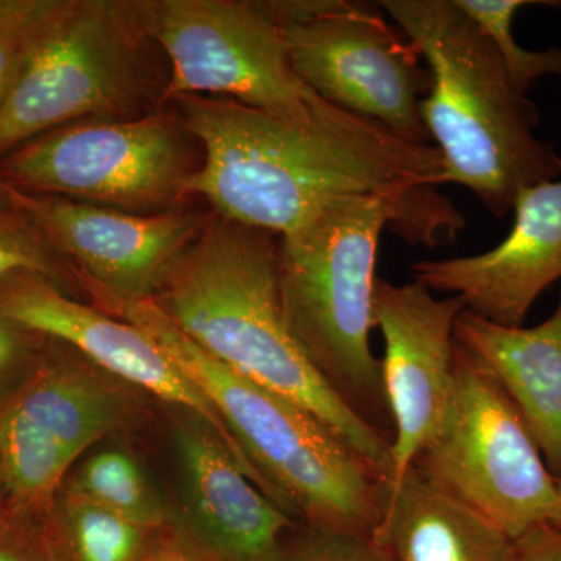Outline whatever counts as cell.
<instances>
[{"label": "cell", "instance_id": "6da1fadb", "mask_svg": "<svg viewBox=\"0 0 561 561\" xmlns=\"http://www.w3.org/2000/svg\"><path fill=\"white\" fill-rule=\"evenodd\" d=\"M183 127L203 146L183 194L225 219L284 236L324 206L354 195H416L442 184L437 147L400 138L337 106L297 122L228 99L186 95Z\"/></svg>", "mask_w": 561, "mask_h": 561}, {"label": "cell", "instance_id": "7a4b0ae2", "mask_svg": "<svg viewBox=\"0 0 561 561\" xmlns=\"http://www.w3.org/2000/svg\"><path fill=\"white\" fill-rule=\"evenodd\" d=\"M386 228L411 245L437 247L463 228V217L434 190L354 195L324 206L278 243L279 295L291 335L337 397L382 434L391 420L370 332Z\"/></svg>", "mask_w": 561, "mask_h": 561}, {"label": "cell", "instance_id": "3957f363", "mask_svg": "<svg viewBox=\"0 0 561 561\" xmlns=\"http://www.w3.org/2000/svg\"><path fill=\"white\" fill-rule=\"evenodd\" d=\"M151 300L198 348L311 411L379 478L393 481L390 438L337 397L287 327L275 234L217 214Z\"/></svg>", "mask_w": 561, "mask_h": 561}, {"label": "cell", "instance_id": "277c9868", "mask_svg": "<svg viewBox=\"0 0 561 561\" xmlns=\"http://www.w3.org/2000/svg\"><path fill=\"white\" fill-rule=\"evenodd\" d=\"M432 77L421 102L445 162L443 183L470 190L496 219L519 192L561 175V157L534 135L540 111L519 91L493 43L454 0H382Z\"/></svg>", "mask_w": 561, "mask_h": 561}, {"label": "cell", "instance_id": "5b68a950", "mask_svg": "<svg viewBox=\"0 0 561 561\" xmlns=\"http://www.w3.org/2000/svg\"><path fill=\"white\" fill-rule=\"evenodd\" d=\"M113 316L138 324L190 376L284 512L316 529L375 535L389 482L319 416L210 357L153 300Z\"/></svg>", "mask_w": 561, "mask_h": 561}, {"label": "cell", "instance_id": "8992f818", "mask_svg": "<svg viewBox=\"0 0 561 561\" xmlns=\"http://www.w3.org/2000/svg\"><path fill=\"white\" fill-rule=\"evenodd\" d=\"M142 38L136 2L61 0L25 38L0 108V157L65 125L130 114L142 92Z\"/></svg>", "mask_w": 561, "mask_h": 561}, {"label": "cell", "instance_id": "52a82bcc", "mask_svg": "<svg viewBox=\"0 0 561 561\" xmlns=\"http://www.w3.org/2000/svg\"><path fill=\"white\" fill-rule=\"evenodd\" d=\"M413 467L512 541L548 523L556 507L557 478L522 413L490 368L457 341L448 408Z\"/></svg>", "mask_w": 561, "mask_h": 561}, {"label": "cell", "instance_id": "ba28073f", "mask_svg": "<svg viewBox=\"0 0 561 561\" xmlns=\"http://www.w3.org/2000/svg\"><path fill=\"white\" fill-rule=\"evenodd\" d=\"M142 391L50 341L0 405V467L11 513L41 522L81 454L140 419Z\"/></svg>", "mask_w": 561, "mask_h": 561}, {"label": "cell", "instance_id": "9c48e42d", "mask_svg": "<svg viewBox=\"0 0 561 561\" xmlns=\"http://www.w3.org/2000/svg\"><path fill=\"white\" fill-rule=\"evenodd\" d=\"M136 7L144 36L171 62L168 101L225 95L297 122H312L330 105L291 69L283 25L265 2L150 0Z\"/></svg>", "mask_w": 561, "mask_h": 561}, {"label": "cell", "instance_id": "30bf717a", "mask_svg": "<svg viewBox=\"0 0 561 561\" xmlns=\"http://www.w3.org/2000/svg\"><path fill=\"white\" fill-rule=\"evenodd\" d=\"M179 128L162 116L90 119L44 133L10 151V186L136 214H158L184 197L190 179Z\"/></svg>", "mask_w": 561, "mask_h": 561}, {"label": "cell", "instance_id": "8fae6325", "mask_svg": "<svg viewBox=\"0 0 561 561\" xmlns=\"http://www.w3.org/2000/svg\"><path fill=\"white\" fill-rule=\"evenodd\" d=\"M283 31L291 69L324 102L409 142L432 146L421 117L432 88L430 69L378 10L328 0L316 18Z\"/></svg>", "mask_w": 561, "mask_h": 561}, {"label": "cell", "instance_id": "7c38bea8", "mask_svg": "<svg viewBox=\"0 0 561 561\" xmlns=\"http://www.w3.org/2000/svg\"><path fill=\"white\" fill-rule=\"evenodd\" d=\"M5 202L43 231L103 311L151 300L206 221L197 214H136L10 186Z\"/></svg>", "mask_w": 561, "mask_h": 561}, {"label": "cell", "instance_id": "4fadbf2b", "mask_svg": "<svg viewBox=\"0 0 561 561\" xmlns=\"http://www.w3.org/2000/svg\"><path fill=\"white\" fill-rule=\"evenodd\" d=\"M0 316L69 346L102 370L175 411L198 416L228 443L261 486L260 476L208 398L138 324L73 300L50 279L32 273L0 280Z\"/></svg>", "mask_w": 561, "mask_h": 561}, {"label": "cell", "instance_id": "5bb4252c", "mask_svg": "<svg viewBox=\"0 0 561 561\" xmlns=\"http://www.w3.org/2000/svg\"><path fill=\"white\" fill-rule=\"evenodd\" d=\"M456 295L437 298L420 283L376 279L373 323L383 339L382 383L393 437L394 479L411 468L440 426L454 386Z\"/></svg>", "mask_w": 561, "mask_h": 561}, {"label": "cell", "instance_id": "9a60e30c", "mask_svg": "<svg viewBox=\"0 0 561 561\" xmlns=\"http://www.w3.org/2000/svg\"><path fill=\"white\" fill-rule=\"evenodd\" d=\"M175 448L181 505L173 527L208 561H276L295 526L289 513L251 479L208 423L179 411Z\"/></svg>", "mask_w": 561, "mask_h": 561}, {"label": "cell", "instance_id": "2e32d148", "mask_svg": "<svg viewBox=\"0 0 561 561\" xmlns=\"http://www.w3.org/2000/svg\"><path fill=\"white\" fill-rule=\"evenodd\" d=\"M515 224L486 253L412 265L413 280L431 291L460 297L467 311L522 328L542 291L561 279V180L519 192Z\"/></svg>", "mask_w": 561, "mask_h": 561}, {"label": "cell", "instance_id": "e0dca14e", "mask_svg": "<svg viewBox=\"0 0 561 561\" xmlns=\"http://www.w3.org/2000/svg\"><path fill=\"white\" fill-rule=\"evenodd\" d=\"M454 335L496 376L549 471L561 479V295L556 311L538 327H501L465 309Z\"/></svg>", "mask_w": 561, "mask_h": 561}, {"label": "cell", "instance_id": "ac0fdd59", "mask_svg": "<svg viewBox=\"0 0 561 561\" xmlns=\"http://www.w3.org/2000/svg\"><path fill=\"white\" fill-rule=\"evenodd\" d=\"M393 561H512L513 541L415 467L387 483L373 535Z\"/></svg>", "mask_w": 561, "mask_h": 561}, {"label": "cell", "instance_id": "d6986e66", "mask_svg": "<svg viewBox=\"0 0 561 561\" xmlns=\"http://www.w3.org/2000/svg\"><path fill=\"white\" fill-rule=\"evenodd\" d=\"M39 526L49 561H147L169 531L140 526L65 490Z\"/></svg>", "mask_w": 561, "mask_h": 561}, {"label": "cell", "instance_id": "ffe728a7", "mask_svg": "<svg viewBox=\"0 0 561 561\" xmlns=\"http://www.w3.org/2000/svg\"><path fill=\"white\" fill-rule=\"evenodd\" d=\"M61 490L140 526L165 530L173 524V511L127 449L106 448L92 454L69 472Z\"/></svg>", "mask_w": 561, "mask_h": 561}, {"label": "cell", "instance_id": "44dd1931", "mask_svg": "<svg viewBox=\"0 0 561 561\" xmlns=\"http://www.w3.org/2000/svg\"><path fill=\"white\" fill-rule=\"evenodd\" d=\"M465 14L493 43L508 77L527 94L531 84L545 76H561V49L531 51L523 49L513 35V21L519 10L530 5L557 7L551 0H454Z\"/></svg>", "mask_w": 561, "mask_h": 561}, {"label": "cell", "instance_id": "7402d4cb", "mask_svg": "<svg viewBox=\"0 0 561 561\" xmlns=\"http://www.w3.org/2000/svg\"><path fill=\"white\" fill-rule=\"evenodd\" d=\"M70 265L31 219L13 206H0V280L20 273L68 286Z\"/></svg>", "mask_w": 561, "mask_h": 561}, {"label": "cell", "instance_id": "603a6c76", "mask_svg": "<svg viewBox=\"0 0 561 561\" xmlns=\"http://www.w3.org/2000/svg\"><path fill=\"white\" fill-rule=\"evenodd\" d=\"M276 561H393L373 537L301 527H291Z\"/></svg>", "mask_w": 561, "mask_h": 561}, {"label": "cell", "instance_id": "cb8c5ba5", "mask_svg": "<svg viewBox=\"0 0 561 561\" xmlns=\"http://www.w3.org/2000/svg\"><path fill=\"white\" fill-rule=\"evenodd\" d=\"M47 343L49 339L0 316V405L27 381Z\"/></svg>", "mask_w": 561, "mask_h": 561}, {"label": "cell", "instance_id": "d4e9b609", "mask_svg": "<svg viewBox=\"0 0 561 561\" xmlns=\"http://www.w3.org/2000/svg\"><path fill=\"white\" fill-rule=\"evenodd\" d=\"M0 561H49L39 522L11 516L0 526Z\"/></svg>", "mask_w": 561, "mask_h": 561}, {"label": "cell", "instance_id": "484cf974", "mask_svg": "<svg viewBox=\"0 0 561 561\" xmlns=\"http://www.w3.org/2000/svg\"><path fill=\"white\" fill-rule=\"evenodd\" d=\"M512 561H561V529L541 523L513 540Z\"/></svg>", "mask_w": 561, "mask_h": 561}, {"label": "cell", "instance_id": "4316f807", "mask_svg": "<svg viewBox=\"0 0 561 561\" xmlns=\"http://www.w3.org/2000/svg\"><path fill=\"white\" fill-rule=\"evenodd\" d=\"M32 25L16 28V31L0 32V108H2L14 81H16L22 54H24L25 38H27Z\"/></svg>", "mask_w": 561, "mask_h": 561}, {"label": "cell", "instance_id": "83f0119b", "mask_svg": "<svg viewBox=\"0 0 561 561\" xmlns=\"http://www.w3.org/2000/svg\"><path fill=\"white\" fill-rule=\"evenodd\" d=\"M61 0H0V32L28 27L50 14Z\"/></svg>", "mask_w": 561, "mask_h": 561}, {"label": "cell", "instance_id": "f1b7e54d", "mask_svg": "<svg viewBox=\"0 0 561 561\" xmlns=\"http://www.w3.org/2000/svg\"><path fill=\"white\" fill-rule=\"evenodd\" d=\"M147 561H208L202 556L190 541L184 540L183 537L175 530V527L169 529L165 535L164 541L157 552Z\"/></svg>", "mask_w": 561, "mask_h": 561}, {"label": "cell", "instance_id": "f546056e", "mask_svg": "<svg viewBox=\"0 0 561 561\" xmlns=\"http://www.w3.org/2000/svg\"><path fill=\"white\" fill-rule=\"evenodd\" d=\"M13 516L10 508L9 496H7L5 482H3L2 467H0V526L9 522Z\"/></svg>", "mask_w": 561, "mask_h": 561}, {"label": "cell", "instance_id": "4dcf8cb0", "mask_svg": "<svg viewBox=\"0 0 561 561\" xmlns=\"http://www.w3.org/2000/svg\"><path fill=\"white\" fill-rule=\"evenodd\" d=\"M553 524V526L560 527L561 529V479H557V501L556 507H553V512L549 522Z\"/></svg>", "mask_w": 561, "mask_h": 561}, {"label": "cell", "instance_id": "1f68e13d", "mask_svg": "<svg viewBox=\"0 0 561 561\" xmlns=\"http://www.w3.org/2000/svg\"><path fill=\"white\" fill-rule=\"evenodd\" d=\"M7 190H9V184H7L5 181L0 180V201L5 198Z\"/></svg>", "mask_w": 561, "mask_h": 561}]
</instances>
